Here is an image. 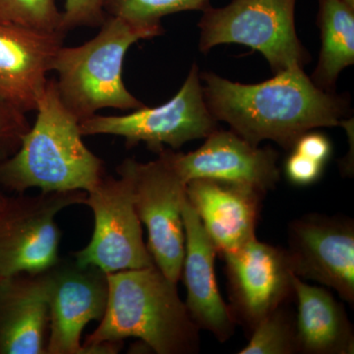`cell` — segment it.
<instances>
[{
    "mask_svg": "<svg viewBox=\"0 0 354 354\" xmlns=\"http://www.w3.org/2000/svg\"><path fill=\"white\" fill-rule=\"evenodd\" d=\"M0 22L67 34L57 0H0Z\"/></svg>",
    "mask_w": 354,
    "mask_h": 354,
    "instance_id": "cell-22",
    "label": "cell"
},
{
    "mask_svg": "<svg viewBox=\"0 0 354 354\" xmlns=\"http://www.w3.org/2000/svg\"><path fill=\"white\" fill-rule=\"evenodd\" d=\"M185 252L181 270L187 290L185 305L198 329L211 333L220 342L234 335L237 323L218 290L215 274L216 247L187 196L183 203Z\"/></svg>",
    "mask_w": 354,
    "mask_h": 354,
    "instance_id": "cell-15",
    "label": "cell"
},
{
    "mask_svg": "<svg viewBox=\"0 0 354 354\" xmlns=\"http://www.w3.org/2000/svg\"><path fill=\"white\" fill-rule=\"evenodd\" d=\"M288 256L293 272L337 291L354 304V225L344 216L308 215L291 221Z\"/></svg>",
    "mask_w": 354,
    "mask_h": 354,
    "instance_id": "cell-11",
    "label": "cell"
},
{
    "mask_svg": "<svg viewBox=\"0 0 354 354\" xmlns=\"http://www.w3.org/2000/svg\"><path fill=\"white\" fill-rule=\"evenodd\" d=\"M324 165L317 162L301 153H291L286 162V174L290 183L306 186L316 183L322 174Z\"/></svg>",
    "mask_w": 354,
    "mask_h": 354,
    "instance_id": "cell-25",
    "label": "cell"
},
{
    "mask_svg": "<svg viewBox=\"0 0 354 354\" xmlns=\"http://www.w3.org/2000/svg\"><path fill=\"white\" fill-rule=\"evenodd\" d=\"M209 6V0H102L106 17L145 28L162 27L160 20L169 14L204 11Z\"/></svg>",
    "mask_w": 354,
    "mask_h": 354,
    "instance_id": "cell-20",
    "label": "cell"
},
{
    "mask_svg": "<svg viewBox=\"0 0 354 354\" xmlns=\"http://www.w3.org/2000/svg\"><path fill=\"white\" fill-rule=\"evenodd\" d=\"M1 279H2V277H1V276H0V281H1Z\"/></svg>",
    "mask_w": 354,
    "mask_h": 354,
    "instance_id": "cell-29",
    "label": "cell"
},
{
    "mask_svg": "<svg viewBox=\"0 0 354 354\" xmlns=\"http://www.w3.org/2000/svg\"><path fill=\"white\" fill-rule=\"evenodd\" d=\"M6 195H4L3 191H2V187L0 186V206H1L2 203L6 201Z\"/></svg>",
    "mask_w": 354,
    "mask_h": 354,
    "instance_id": "cell-27",
    "label": "cell"
},
{
    "mask_svg": "<svg viewBox=\"0 0 354 354\" xmlns=\"http://www.w3.org/2000/svg\"><path fill=\"white\" fill-rule=\"evenodd\" d=\"M86 197L81 190L6 197L0 206V276L38 274L57 264L62 232L55 216Z\"/></svg>",
    "mask_w": 354,
    "mask_h": 354,
    "instance_id": "cell-8",
    "label": "cell"
},
{
    "mask_svg": "<svg viewBox=\"0 0 354 354\" xmlns=\"http://www.w3.org/2000/svg\"><path fill=\"white\" fill-rule=\"evenodd\" d=\"M79 128L82 136L114 135L124 138L128 149L143 142L158 153L165 146L177 150L192 140L207 138L218 129V121L207 106L199 69L193 64L171 101L157 108L145 106L125 115L94 114L80 121Z\"/></svg>",
    "mask_w": 354,
    "mask_h": 354,
    "instance_id": "cell-6",
    "label": "cell"
},
{
    "mask_svg": "<svg viewBox=\"0 0 354 354\" xmlns=\"http://www.w3.org/2000/svg\"><path fill=\"white\" fill-rule=\"evenodd\" d=\"M116 171L120 178L104 176L87 192L83 204L94 214V234L85 248L74 253L79 265L93 266L104 274L155 265L144 243L131 177L121 165Z\"/></svg>",
    "mask_w": 354,
    "mask_h": 354,
    "instance_id": "cell-9",
    "label": "cell"
},
{
    "mask_svg": "<svg viewBox=\"0 0 354 354\" xmlns=\"http://www.w3.org/2000/svg\"><path fill=\"white\" fill-rule=\"evenodd\" d=\"M65 36L0 22V100L24 113L36 111Z\"/></svg>",
    "mask_w": 354,
    "mask_h": 354,
    "instance_id": "cell-14",
    "label": "cell"
},
{
    "mask_svg": "<svg viewBox=\"0 0 354 354\" xmlns=\"http://www.w3.org/2000/svg\"><path fill=\"white\" fill-rule=\"evenodd\" d=\"M106 18L102 0H65L62 11L65 32L79 27H101Z\"/></svg>",
    "mask_w": 354,
    "mask_h": 354,
    "instance_id": "cell-24",
    "label": "cell"
},
{
    "mask_svg": "<svg viewBox=\"0 0 354 354\" xmlns=\"http://www.w3.org/2000/svg\"><path fill=\"white\" fill-rule=\"evenodd\" d=\"M230 309L237 324L252 333L263 318L293 295V272L286 249L257 237L223 254Z\"/></svg>",
    "mask_w": 354,
    "mask_h": 354,
    "instance_id": "cell-10",
    "label": "cell"
},
{
    "mask_svg": "<svg viewBox=\"0 0 354 354\" xmlns=\"http://www.w3.org/2000/svg\"><path fill=\"white\" fill-rule=\"evenodd\" d=\"M292 150L324 165L332 155V144L322 133L309 131L297 140Z\"/></svg>",
    "mask_w": 354,
    "mask_h": 354,
    "instance_id": "cell-26",
    "label": "cell"
},
{
    "mask_svg": "<svg viewBox=\"0 0 354 354\" xmlns=\"http://www.w3.org/2000/svg\"><path fill=\"white\" fill-rule=\"evenodd\" d=\"M317 24L322 46L310 78L317 87L334 92L342 70L354 64V9L344 0H319Z\"/></svg>",
    "mask_w": 354,
    "mask_h": 354,
    "instance_id": "cell-19",
    "label": "cell"
},
{
    "mask_svg": "<svg viewBox=\"0 0 354 354\" xmlns=\"http://www.w3.org/2000/svg\"><path fill=\"white\" fill-rule=\"evenodd\" d=\"M193 152L176 153L169 149L172 164L184 183L209 178L250 186L266 193L281 179L279 153L274 149L248 143L232 130L220 128Z\"/></svg>",
    "mask_w": 354,
    "mask_h": 354,
    "instance_id": "cell-13",
    "label": "cell"
},
{
    "mask_svg": "<svg viewBox=\"0 0 354 354\" xmlns=\"http://www.w3.org/2000/svg\"><path fill=\"white\" fill-rule=\"evenodd\" d=\"M158 155L157 160L145 164L127 158L120 165L131 177L135 209L148 230L147 248L153 263L177 283L185 252L183 203L186 183L172 164L169 149Z\"/></svg>",
    "mask_w": 354,
    "mask_h": 354,
    "instance_id": "cell-7",
    "label": "cell"
},
{
    "mask_svg": "<svg viewBox=\"0 0 354 354\" xmlns=\"http://www.w3.org/2000/svg\"><path fill=\"white\" fill-rule=\"evenodd\" d=\"M50 304L46 354H88L81 344L87 324L101 321L108 304L106 274L60 259L46 271Z\"/></svg>",
    "mask_w": 354,
    "mask_h": 354,
    "instance_id": "cell-12",
    "label": "cell"
},
{
    "mask_svg": "<svg viewBox=\"0 0 354 354\" xmlns=\"http://www.w3.org/2000/svg\"><path fill=\"white\" fill-rule=\"evenodd\" d=\"M50 304L46 272L0 281V354H46Z\"/></svg>",
    "mask_w": 354,
    "mask_h": 354,
    "instance_id": "cell-17",
    "label": "cell"
},
{
    "mask_svg": "<svg viewBox=\"0 0 354 354\" xmlns=\"http://www.w3.org/2000/svg\"><path fill=\"white\" fill-rule=\"evenodd\" d=\"M286 304L268 314L252 330L239 354L298 353L295 317Z\"/></svg>",
    "mask_w": 354,
    "mask_h": 354,
    "instance_id": "cell-21",
    "label": "cell"
},
{
    "mask_svg": "<svg viewBox=\"0 0 354 354\" xmlns=\"http://www.w3.org/2000/svg\"><path fill=\"white\" fill-rule=\"evenodd\" d=\"M200 77L214 118L254 146L271 140L292 150L305 133L339 127L349 111L348 100L317 87L304 68L257 84L232 82L213 72Z\"/></svg>",
    "mask_w": 354,
    "mask_h": 354,
    "instance_id": "cell-1",
    "label": "cell"
},
{
    "mask_svg": "<svg viewBox=\"0 0 354 354\" xmlns=\"http://www.w3.org/2000/svg\"><path fill=\"white\" fill-rule=\"evenodd\" d=\"M348 6H351V8L354 9V0H344Z\"/></svg>",
    "mask_w": 354,
    "mask_h": 354,
    "instance_id": "cell-28",
    "label": "cell"
},
{
    "mask_svg": "<svg viewBox=\"0 0 354 354\" xmlns=\"http://www.w3.org/2000/svg\"><path fill=\"white\" fill-rule=\"evenodd\" d=\"M298 353L353 354V325L346 310L325 288L293 278Z\"/></svg>",
    "mask_w": 354,
    "mask_h": 354,
    "instance_id": "cell-18",
    "label": "cell"
},
{
    "mask_svg": "<svg viewBox=\"0 0 354 354\" xmlns=\"http://www.w3.org/2000/svg\"><path fill=\"white\" fill-rule=\"evenodd\" d=\"M108 304L99 327L86 337L88 354H111L138 337L158 354H194L199 329L172 283L153 265L106 274Z\"/></svg>",
    "mask_w": 354,
    "mask_h": 354,
    "instance_id": "cell-2",
    "label": "cell"
},
{
    "mask_svg": "<svg viewBox=\"0 0 354 354\" xmlns=\"http://www.w3.org/2000/svg\"><path fill=\"white\" fill-rule=\"evenodd\" d=\"M297 0H232L227 6L203 11L199 50L239 44L259 51L274 74L304 68L310 55L295 29Z\"/></svg>",
    "mask_w": 354,
    "mask_h": 354,
    "instance_id": "cell-5",
    "label": "cell"
},
{
    "mask_svg": "<svg viewBox=\"0 0 354 354\" xmlns=\"http://www.w3.org/2000/svg\"><path fill=\"white\" fill-rule=\"evenodd\" d=\"M162 32V27H139L108 16L94 38L59 48L51 71L57 72L60 99L79 122L102 109L135 111L145 106L123 83V62L133 44Z\"/></svg>",
    "mask_w": 354,
    "mask_h": 354,
    "instance_id": "cell-4",
    "label": "cell"
},
{
    "mask_svg": "<svg viewBox=\"0 0 354 354\" xmlns=\"http://www.w3.org/2000/svg\"><path fill=\"white\" fill-rule=\"evenodd\" d=\"M25 114L0 100V164L17 152L31 128Z\"/></svg>",
    "mask_w": 354,
    "mask_h": 354,
    "instance_id": "cell-23",
    "label": "cell"
},
{
    "mask_svg": "<svg viewBox=\"0 0 354 354\" xmlns=\"http://www.w3.org/2000/svg\"><path fill=\"white\" fill-rule=\"evenodd\" d=\"M185 192L221 255L256 239L264 193L243 184L209 178L188 181Z\"/></svg>",
    "mask_w": 354,
    "mask_h": 354,
    "instance_id": "cell-16",
    "label": "cell"
},
{
    "mask_svg": "<svg viewBox=\"0 0 354 354\" xmlns=\"http://www.w3.org/2000/svg\"><path fill=\"white\" fill-rule=\"evenodd\" d=\"M37 120L12 157L0 164V186L22 194L88 192L104 176V162L84 144L79 120L64 106L55 79H48L37 104Z\"/></svg>",
    "mask_w": 354,
    "mask_h": 354,
    "instance_id": "cell-3",
    "label": "cell"
}]
</instances>
